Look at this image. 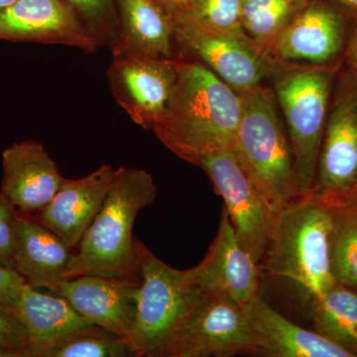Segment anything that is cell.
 Here are the masks:
<instances>
[{
	"label": "cell",
	"mask_w": 357,
	"mask_h": 357,
	"mask_svg": "<svg viewBox=\"0 0 357 357\" xmlns=\"http://www.w3.org/2000/svg\"><path fill=\"white\" fill-rule=\"evenodd\" d=\"M357 194V77L338 72L311 196L330 208L349 206Z\"/></svg>",
	"instance_id": "obj_7"
},
{
	"label": "cell",
	"mask_w": 357,
	"mask_h": 357,
	"mask_svg": "<svg viewBox=\"0 0 357 357\" xmlns=\"http://www.w3.org/2000/svg\"><path fill=\"white\" fill-rule=\"evenodd\" d=\"M249 321L264 342L263 356L274 357H356L354 351L318 332L289 321L260 296L244 306Z\"/></svg>",
	"instance_id": "obj_19"
},
{
	"label": "cell",
	"mask_w": 357,
	"mask_h": 357,
	"mask_svg": "<svg viewBox=\"0 0 357 357\" xmlns=\"http://www.w3.org/2000/svg\"><path fill=\"white\" fill-rule=\"evenodd\" d=\"M156 195L151 174L121 167L105 203L73 253L66 280L84 275L140 279L134 222L143 208L154 203Z\"/></svg>",
	"instance_id": "obj_2"
},
{
	"label": "cell",
	"mask_w": 357,
	"mask_h": 357,
	"mask_svg": "<svg viewBox=\"0 0 357 357\" xmlns=\"http://www.w3.org/2000/svg\"><path fill=\"white\" fill-rule=\"evenodd\" d=\"M139 286L140 279L84 275L63 281L57 295L65 298L91 325L105 328L129 342Z\"/></svg>",
	"instance_id": "obj_15"
},
{
	"label": "cell",
	"mask_w": 357,
	"mask_h": 357,
	"mask_svg": "<svg viewBox=\"0 0 357 357\" xmlns=\"http://www.w3.org/2000/svg\"><path fill=\"white\" fill-rule=\"evenodd\" d=\"M306 2L307 0H243L244 32L267 54L272 42Z\"/></svg>",
	"instance_id": "obj_23"
},
{
	"label": "cell",
	"mask_w": 357,
	"mask_h": 357,
	"mask_svg": "<svg viewBox=\"0 0 357 357\" xmlns=\"http://www.w3.org/2000/svg\"><path fill=\"white\" fill-rule=\"evenodd\" d=\"M264 354V342L244 307L202 295L157 357H229Z\"/></svg>",
	"instance_id": "obj_8"
},
{
	"label": "cell",
	"mask_w": 357,
	"mask_h": 357,
	"mask_svg": "<svg viewBox=\"0 0 357 357\" xmlns=\"http://www.w3.org/2000/svg\"><path fill=\"white\" fill-rule=\"evenodd\" d=\"M171 18L174 27L246 35L243 0H192Z\"/></svg>",
	"instance_id": "obj_25"
},
{
	"label": "cell",
	"mask_w": 357,
	"mask_h": 357,
	"mask_svg": "<svg viewBox=\"0 0 357 357\" xmlns=\"http://www.w3.org/2000/svg\"><path fill=\"white\" fill-rule=\"evenodd\" d=\"M347 206H351V208H356V210H357V194L356 195V197H354V199H352L351 204Z\"/></svg>",
	"instance_id": "obj_35"
},
{
	"label": "cell",
	"mask_w": 357,
	"mask_h": 357,
	"mask_svg": "<svg viewBox=\"0 0 357 357\" xmlns=\"http://www.w3.org/2000/svg\"><path fill=\"white\" fill-rule=\"evenodd\" d=\"M311 303L316 332L357 356V292L335 284Z\"/></svg>",
	"instance_id": "obj_22"
},
{
	"label": "cell",
	"mask_w": 357,
	"mask_h": 357,
	"mask_svg": "<svg viewBox=\"0 0 357 357\" xmlns=\"http://www.w3.org/2000/svg\"><path fill=\"white\" fill-rule=\"evenodd\" d=\"M83 24L102 42L114 48L119 38V18L115 0H63Z\"/></svg>",
	"instance_id": "obj_27"
},
{
	"label": "cell",
	"mask_w": 357,
	"mask_h": 357,
	"mask_svg": "<svg viewBox=\"0 0 357 357\" xmlns=\"http://www.w3.org/2000/svg\"><path fill=\"white\" fill-rule=\"evenodd\" d=\"M0 40L66 45L86 53L103 46L63 0H17L0 9Z\"/></svg>",
	"instance_id": "obj_14"
},
{
	"label": "cell",
	"mask_w": 357,
	"mask_h": 357,
	"mask_svg": "<svg viewBox=\"0 0 357 357\" xmlns=\"http://www.w3.org/2000/svg\"><path fill=\"white\" fill-rule=\"evenodd\" d=\"M134 356L126 338L100 326H91L52 345L42 357Z\"/></svg>",
	"instance_id": "obj_26"
},
{
	"label": "cell",
	"mask_w": 357,
	"mask_h": 357,
	"mask_svg": "<svg viewBox=\"0 0 357 357\" xmlns=\"http://www.w3.org/2000/svg\"><path fill=\"white\" fill-rule=\"evenodd\" d=\"M243 114L232 149L274 213L301 198L290 140L273 89L241 93Z\"/></svg>",
	"instance_id": "obj_4"
},
{
	"label": "cell",
	"mask_w": 357,
	"mask_h": 357,
	"mask_svg": "<svg viewBox=\"0 0 357 357\" xmlns=\"http://www.w3.org/2000/svg\"><path fill=\"white\" fill-rule=\"evenodd\" d=\"M187 271L204 295L223 298L243 307L259 296L260 265L241 246L225 208L206 257Z\"/></svg>",
	"instance_id": "obj_13"
},
{
	"label": "cell",
	"mask_w": 357,
	"mask_h": 357,
	"mask_svg": "<svg viewBox=\"0 0 357 357\" xmlns=\"http://www.w3.org/2000/svg\"><path fill=\"white\" fill-rule=\"evenodd\" d=\"M0 351L10 357H31L27 332L13 307L0 303Z\"/></svg>",
	"instance_id": "obj_28"
},
{
	"label": "cell",
	"mask_w": 357,
	"mask_h": 357,
	"mask_svg": "<svg viewBox=\"0 0 357 357\" xmlns=\"http://www.w3.org/2000/svg\"><path fill=\"white\" fill-rule=\"evenodd\" d=\"M73 249L35 218L17 213L14 236V270L34 288L57 294L66 280Z\"/></svg>",
	"instance_id": "obj_18"
},
{
	"label": "cell",
	"mask_w": 357,
	"mask_h": 357,
	"mask_svg": "<svg viewBox=\"0 0 357 357\" xmlns=\"http://www.w3.org/2000/svg\"><path fill=\"white\" fill-rule=\"evenodd\" d=\"M333 208L301 197L277 213L260 266L300 289L311 301L337 284L331 270Z\"/></svg>",
	"instance_id": "obj_3"
},
{
	"label": "cell",
	"mask_w": 357,
	"mask_h": 357,
	"mask_svg": "<svg viewBox=\"0 0 357 357\" xmlns=\"http://www.w3.org/2000/svg\"><path fill=\"white\" fill-rule=\"evenodd\" d=\"M121 168L102 165L79 178H66L57 195L35 220L76 248L102 208Z\"/></svg>",
	"instance_id": "obj_17"
},
{
	"label": "cell",
	"mask_w": 357,
	"mask_h": 357,
	"mask_svg": "<svg viewBox=\"0 0 357 357\" xmlns=\"http://www.w3.org/2000/svg\"><path fill=\"white\" fill-rule=\"evenodd\" d=\"M178 60L115 56L107 69L110 91L134 123L152 130L164 115L177 81Z\"/></svg>",
	"instance_id": "obj_10"
},
{
	"label": "cell",
	"mask_w": 357,
	"mask_h": 357,
	"mask_svg": "<svg viewBox=\"0 0 357 357\" xmlns=\"http://www.w3.org/2000/svg\"><path fill=\"white\" fill-rule=\"evenodd\" d=\"M333 208L331 232V270L338 284L357 292V210Z\"/></svg>",
	"instance_id": "obj_24"
},
{
	"label": "cell",
	"mask_w": 357,
	"mask_h": 357,
	"mask_svg": "<svg viewBox=\"0 0 357 357\" xmlns=\"http://www.w3.org/2000/svg\"><path fill=\"white\" fill-rule=\"evenodd\" d=\"M351 28L349 38L344 49V57L349 70H351L357 77V11L351 13Z\"/></svg>",
	"instance_id": "obj_31"
},
{
	"label": "cell",
	"mask_w": 357,
	"mask_h": 357,
	"mask_svg": "<svg viewBox=\"0 0 357 357\" xmlns=\"http://www.w3.org/2000/svg\"><path fill=\"white\" fill-rule=\"evenodd\" d=\"M15 1H17V0H0V9L6 8V7L11 6Z\"/></svg>",
	"instance_id": "obj_34"
},
{
	"label": "cell",
	"mask_w": 357,
	"mask_h": 357,
	"mask_svg": "<svg viewBox=\"0 0 357 357\" xmlns=\"http://www.w3.org/2000/svg\"><path fill=\"white\" fill-rule=\"evenodd\" d=\"M27 332L31 357H42L47 349L91 325L65 298L37 291L23 284L13 307Z\"/></svg>",
	"instance_id": "obj_20"
},
{
	"label": "cell",
	"mask_w": 357,
	"mask_h": 357,
	"mask_svg": "<svg viewBox=\"0 0 357 357\" xmlns=\"http://www.w3.org/2000/svg\"><path fill=\"white\" fill-rule=\"evenodd\" d=\"M154 1L163 7L169 15L172 16L174 13H178L192 0H154Z\"/></svg>",
	"instance_id": "obj_32"
},
{
	"label": "cell",
	"mask_w": 357,
	"mask_h": 357,
	"mask_svg": "<svg viewBox=\"0 0 357 357\" xmlns=\"http://www.w3.org/2000/svg\"><path fill=\"white\" fill-rule=\"evenodd\" d=\"M330 1L344 7L345 9L351 11V13H356L357 11V0H330Z\"/></svg>",
	"instance_id": "obj_33"
},
{
	"label": "cell",
	"mask_w": 357,
	"mask_h": 357,
	"mask_svg": "<svg viewBox=\"0 0 357 357\" xmlns=\"http://www.w3.org/2000/svg\"><path fill=\"white\" fill-rule=\"evenodd\" d=\"M351 22V11L344 7L330 0H307L270 45L268 56L293 64H331L345 49Z\"/></svg>",
	"instance_id": "obj_11"
},
{
	"label": "cell",
	"mask_w": 357,
	"mask_h": 357,
	"mask_svg": "<svg viewBox=\"0 0 357 357\" xmlns=\"http://www.w3.org/2000/svg\"><path fill=\"white\" fill-rule=\"evenodd\" d=\"M342 61L326 65L275 61L273 91L292 147L301 197L314 187L319 150Z\"/></svg>",
	"instance_id": "obj_5"
},
{
	"label": "cell",
	"mask_w": 357,
	"mask_h": 357,
	"mask_svg": "<svg viewBox=\"0 0 357 357\" xmlns=\"http://www.w3.org/2000/svg\"><path fill=\"white\" fill-rule=\"evenodd\" d=\"M243 107L241 93L208 68L180 59L172 96L153 131L171 152L194 165L199 155L232 146Z\"/></svg>",
	"instance_id": "obj_1"
},
{
	"label": "cell",
	"mask_w": 357,
	"mask_h": 357,
	"mask_svg": "<svg viewBox=\"0 0 357 357\" xmlns=\"http://www.w3.org/2000/svg\"><path fill=\"white\" fill-rule=\"evenodd\" d=\"M25 282L15 270L0 266V303L13 307Z\"/></svg>",
	"instance_id": "obj_30"
},
{
	"label": "cell",
	"mask_w": 357,
	"mask_h": 357,
	"mask_svg": "<svg viewBox=\"0 0 357 357\" xmlns=\"http://www.w3.org/2000/svg\"><path fill=\"white\" fill-rule=\"evenodd\" d=\"M181 53L191 56L237 93L262 86L271 76L275 60L246 35L174 27Z\"/></svg>",
	"instance_id": "obj_12"
},
{
	"label": "cell",
	"mask_w": 357,
	"mask_h": 357,
	"mask_svg": "<svg viewBox=\"0 0 357 357\" xmlns=\"http://www.w3.org/2000/svg\"><path fill=\"white\" fill-rule=\"evenodd\" d=\"M135 250L140 286L129 344L134 356L157 357L203 294L187 270L166 264L136 238Z\"/></svg>",
	"instance_id": "obj_6"
},
{
	"label": "cell",
	"mask_w": 357,
	"mask_h": 357,
	"mask_svg": "<svg viewBox=\"0 0 357 357\" xmlns=\"http://www.w3.org/2000/svg\"><path fill=\"white\" fill-rule=\"evenodd\" d=\"M119 18V38L112 57L133 55L175 57L172 18L154 0H115Z\"/></svg>",
	"instance_id": "obj_21"
},
{
	"label": "cell",
	"mask_w": 357,
	"mask_h": 357,
	"mask_svg": "<svg viewBox=\"0 0 357 357\" xmlns=\"http://www.w3.org/2000/svg\"><path fill=\"white\" fill-rule=\"evenodd\" d=\"M1 191L16 211L29 215L43 210L57 195L65 178L42 143H14L2 153Z\"/></svg>",
	"instance_id": "obj_16"
},
{
	"label": "cell",
	"mask_w": 357,
	"mask_h": 357,
	"mask_svg": "<svg viewBox=\"0 0 357 357\" xmlns=\"http://www.w3.org/2000/svg\"><path fill=\"white\" fill-rule=\"evenodd\" d=\"M194 165L203 169L225 208L241 246L260 264L276 213L244 170L231 147L199 155Z\"/></svg>",
	"instance_id": "obj_9"
},
{
	"label": "cell",
	"mask_w": 357,
	"mask_h": 357,
	"mask_svg": "<svg viewBox=\"0 0 357 357\" xmlns=\"http://www.w3.org/2000/svg\"><path fill=\"white\" fill-rule=\"evenodd\" d=\"M17 211L0 194V266L14 269V236Z\"/></svg>",
	"instance_id": "obj_29"
}]
</instances>
